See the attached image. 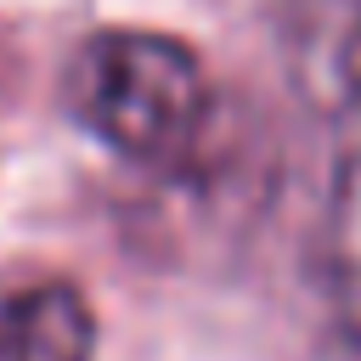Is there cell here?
Here are the masks:
<instances>
[{
    "instance_id": "6da1fadb",
    "label": "cell",
    "mask_w": 361,
    "mask_h": 361,
    "mask_svg": "<svg viewBox=\"0 0 361 361\" xmlns=\"http://www.w3.org/2000/svg\"><path fill=\"white\" fill-rule=\"evenodd\" d=\"M68 107L118 158L175 169L209 130V73L175 34L102 28L68 62Z\"/></svg>"
},
{
    "instance_id": "3957f363",
    "label": "cell",
    "mask_w": 361,
    "mask_h": 361,
    "mask_svg": "<svg viewBox=\"0 0 361 361\" xmlns=\"http://www.w3.org/2000/svg\"><path fill=\"white\" fill-rule=\"evenodd\" d=\"M0 361H96L90 299L51 276L0 299Z\"/></svg>"
},
{
    "instance_id": "277c9868",
    "label": "cell",
    "mask_w": 361,
    "mask_h": 361,
    "mask_svg": "<svg viewBox=\"0 0 361 361\" xmlns=\"http://www.w3.org/2000/svg\"><path fill=\"white\" fill-rule=\"evenodd\" d=\"M327 254H333V293L338 316L361 350V135L338 164L333 180V220H327Z\"/></svg>"
},
{
    "instance_id": "7a4b0ae2",
    "label": "cell",
    "mask_w": 361,
    "mask_h": 361,
    "mask_svg": "<svg viewBox=\"0 0 361 361\" xmlns=\"http://www.w3.org/2000/svg\"><path fill=\"white\" fill-rule=\"evenodd\" d=\"M282 39L299 90L361 118V0H282Z\"/></svg>"
}]
</instances>
